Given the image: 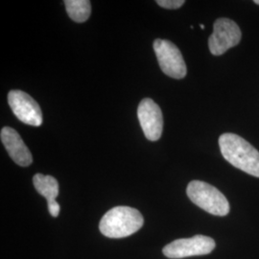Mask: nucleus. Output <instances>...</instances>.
<instances>
[{"instance_id": "f257e3e1", "label": "nucleus", "mask_w": 259, "mask_h": 259, "mask_svg": "<svg viewBox=\"0 0 259 259\" xmlns=\"http://www.w3.org/2000/svg\"><path fill=\"white\" fill-rule=\"evenodd\" d=\"M219 146L223 157L232 166L259 178V152L250 142L235 134L226 133L219 138Z\"/></svg>"}, {"instance_id": "f03ea898", "label": "nucleus", "mask_w": 259, "mask_h": 259, "mask_svg": "<svg viewBox=\"0 0 259 259\" xmlns=\"http://www.w3.org/2000/svg\"><path fill=\"white\" fill-rule=\"evenodd\" d=\"M143 224V216L138 209L120 205L111 208L103 216L99 230L109 238H124L139 231Z\"/></svg>"}, {"instance_id": "7ed1b4c3", "label": "nucleus", "mask_w": 259, "mask_h": 259, "mask_svg": "<svg viewBox=\"0 0 259 259\" xmlns=\"http://www.w3.org/2000/svg\"><path fill=\"white\" fill-rule=\"evenodd\" d=\"M192 203L204 211L216 216H226L230 212V204L222 192L202 181H192L186 189Z\"/></svg>"}, {"instance_id": "20e7f679", "label": "nucleus", "mask_w": 259, "mask_h": 259, "mask_svg": "<svg viewBox=\"0 0 259 259\" xmlns=\"http://www.w3.org/2000/svg\"><path fill=\"white\" fill-rule=\"evenodd\" d=\"M153 47L164 74L174 79L185 78L187 72L185 60L180 49L173 42L157 38L154 41Z\"/></svg>"}, {"instance_id": "39448f33", "label": "nucleus", "mask_w": 259, "mask_h": 259, "mask_svg": "<svg viewBox=\"0 0 259 259\" xmlns=\"http://www.w3.org/2000/svg\"><path fill=\"white\" fill-rule=\"evenodd\" d=\"M242 33L236 22L230 19H218L213 25L212 35L208 38V47L214 56L223 55L230 48L240 42Z\"/></svg>"}, {"instance_id": "423d86ee", "label": "nucleus", "mask_w": 259, "mask_h": 259, "mask_svg": "<svg viewBox=\"0 0 259 259\" xmlns=\"http://www.w3.org/2000/svg\"><path fill=\"white\" fill-rule=\"evenodd\" d=\"M215 249V241L204 235H195L191 238L173 241L166 245L162 252L168 258L180 259L205 255Z\"/></svg>"}, {"instance_id": "0eeeda50", "label": "nucleus", "mask_w": 259, "mask_h": 259, "mask_svg": "<svg viewBox=\"0 0 259 259\" xmlns=\"http://www.w3.org/2000/svg\"><path fill=\"white\" fill-rule=\"evenodd\" d=\"M8 103L18 119L34 127L42 124V112L37 104L29 94L22 91H11Z\"/></svg>"}, {"instance_id": "6e6552de", "label": "nucleus", "mask_w": 259, "mask_h": 259, "mask_svg": "<svg viewBox=\"0 0 259 259\" xmlns=\"http://www.w3.org/2000/svg\"><path fill=\"white\" fill-rule=\"evenodd\" d=\"M138 117L146 139L157 141L163 130V116L157 103L150 98L143 99L138 108Z\"/></svg>"}, {"instance_id": "1a4fd4ad", "label": "nucleus", "mask_w": 259, "mask_h": 259, "mask_svg": "<svg viewBox=\"0 0 259 259\" xmlns=\"http://www.w3.org/2000/svg\"><path fill=\"white\" fill-rule=\"evenodd\" d=\"M1 141L10 157L19 166L27 167L33 162V157L16 130L4 127L0 134Z\"/></svg>"}, {"instance_id": "9d476101", "label": "nucleus", "mask_w": 259, "mask_h": 259, "mask_svg": "<svg viewBox=\"0 0 259 259\" xmlns=\"http://www.w3.org/2000/svg\"><path fill=\"white\" fill-rule=\"evenodd\" d=\"M33 184L37 192L47 200V204H54L59 195V184L54 177L36 174L33 178Z\"/></svg>"}, {"instance_id": "9b49d317", "label": "nucleus", "mask_w": 259, "mask_h": 259, "mask_svg": "<svg viewBox=\"0 0 259 259\" xmlns=\"http://www.w3.org/2000/svg\"><path fill=\"white\" fill-rule=\"evenodd\" d=\"M65 5L68 17L75 22L87 21L92 14L91 1L88 0H66Z\"/></svg>"}, {"instance_id": "f8f14e48", "label": "nucleus", "mask_w": 259, "mask_h": 259, "mask_svg": "<svg viewBox=\"0 0 259 259\" xmlns=\"http://www.w3.org/2000/svg\"><path fill=\"white\" fill-rule=\"evenodd\" d=\"M185 0H157V4L162 8L176 10L181 8L185 4Z\"/></svg>"}, {"instance_id": "ddd939ff", "label": "nucleus", "mask_w": 259, "mask_h": 259, "mask_svg": "<svg viewBox=\"0 0 259 259\" xmlns=\"http://www.w3.org/2000/svg\"><path fill=\"white\" fill-rule=\"evenodd\" d=\"M253 2H254L255 4H257V5H259V0H254Z\"/></svg>"}, {"instance_id": "4468645a", "label": "nucleus", "mask_w": 259, "mask_h": 259, "mask_svg": "<svg viewBox=\"0 0 259 259\" xmlns=\"http://www.w3.org/2000/svg\"><path fill=\"white\" fill-rule=\"evenodd\" d=\"M200 27L202 28V29H204V25L201 24V25H200Z\"/></svg>"}]
</instances>
